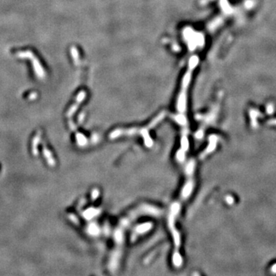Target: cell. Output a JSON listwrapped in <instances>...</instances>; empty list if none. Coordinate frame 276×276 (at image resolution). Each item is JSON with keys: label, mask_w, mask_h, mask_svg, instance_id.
I'll list each match as a JSON object with an SVG mask.
<instances>
[{"label": "cell", "mask_w": 276, "mask_h": 276, "mask_svg": "<svg viewBox=\"0 0 276 276\" xmlns=\"http://www.w3.org/2000/svg\"><path fill=\"white\" fill-rule=\"evenodd\" d=\"M266 111H267V113L269 114H271L273 113L274 107L272 105V104H269V105L267 106V108H266Z\"/></svg>", "instance_id": "1"}, {"label": "cell", "mask_w": 276, "mask_h": 276, "mask_svg": "<svg viewBox=\"0 0 276 276\" xmlns=\"http://www.w3.org/2000/svg\"><path fill=\"white\" fill-rule=\"evenodd\" d=\"M233 201H234L233 198H232V197H231V196H228V197H227V203H233Z\"/></svg>", "instance_id": "2"}, {"label": "cell", "mask_w": 276, "mask_h": 276, "mask_svg": "<svg viewBox=\"0 0 276 276\" xmlns=\"http://www.w3.org/2000/svg\"><path fill=\"white\" fill-rule=\"evenodd\" d=\"M268 122L270 124H275V125H276V119H272V120H269Z\"/></svg>", "instance_id": "3"}, {"label": "cell", "mask_w": 276, "mask_h": 276, "mask_svg": "<svg viewBox=\"0 0 276 276\" xmlns=\"http://www.w3.org/2000/svg\"><path fill=\"white\" fill-rule=\"evenodd\" d=\"M272 271H273L274 272H276V265H275L272 267Z\"/></svg>", "instance_id": "4"}]
</instances>
